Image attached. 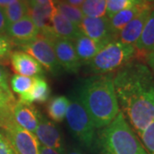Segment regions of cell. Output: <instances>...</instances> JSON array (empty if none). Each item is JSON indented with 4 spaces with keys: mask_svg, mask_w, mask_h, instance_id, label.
I'll return each mask as SVG.
<instances>
[{
    "mask_svg": "<svg viewBox=\"0 0 154 154\" xmlns=\"http://www.w3.org/2000/svg\"><path fill=\"white\" fill-rule=\"evenodd\" d=\"M3 130L16 154H40V145L34 134L23 129L16 122Z\"/></svg>",
    "mask_w": 154,
    "mask_h": 154,
    "instance_id": "7",
    "label": "cell"
},
{
    "mask_svg": "<svg viewBox=\"0 0 154 154\" xmlns=\"http://www.w3.org/2000/svg\"><path fill=\"white\" fill-rule=\"evenodd\" d=\"M51 25L54 33L60 38L74 41L82 34V31L78 26L63 17L57 11H56L52 17Z\"/></svg>",
    "mask_w": 154,
    "mask_h": 154,
    "instance_id": "18",
    "label": "cell"
},
{
    "mask_svg": "<svg viewBox=\"0 0 154 154\" xmlns=\"http://www.w3.org/2000/svg\"><path fill=\"white\" fill-rule=\"evenodd\" d=\"M152 10V7L149 4L117 34L116 39L124 44L134 45L142 33L144 27L146 23Z\"/></svg>",
    "mask_w": 154,
    "mask_h": 154,
    "instance_id": "14",
    "label": "cell"
},
{
    "mask_svg": "<svg viewBox=\"0 0 154 154\" xmlns=\"http://www.w3.org/2000/svg\"><path fill=\"white\" fill-rule=\"evenodd\" d=\"M119 107L138 136L154 120V75L143 61L134 58L114 74Z\"/></svg>",
    "mask_w": 154,
    "mask_h": 154,
    "instance_id": "1",
    "label": "cell"
},
{
    "mask_svg": "<svg viewBox=\"0 0 154 154\" xmlns=\"http://www.w3.org/2000/svg\"><path fill=\"white\" fill-rule=\"evenodd\" d=\"M145 2H146V3H152V2H154V0H144Z\"/></svg>",
    "mask_w": 154,
    "mask_h": 154,
    "instance_id": "40",
    "label": "cell"
},
{
    "mask_svg": "<svg viewBox=\"0 0 154 154\" xmlns=\"http://www.w3.org/2000/svg\"><path fill=\"white\" fill-rule=\"evenodd\" d=\"M35 78L24 76L15 74L10 80V87L12 93H15L18 97L27 94L33 87Z\"/></svg>",
    "mask_w": 154,
    "mask_h": 154,
    "instance_id": "25",
    "label": "cell"
},
{
    "mask_svg": "<svg viewBox=\"0 0 154 154\" xmlns=\"http://www.w3.org/2000/svg\"><path fill=\"white\" fill-rule=\"evenodd\" d=\"M0 154H16L4 133L0 132Z\"/></svg>",
    "mask_w": 154,
    "mask_h": 154,
    "instance_id": "31",
    "label": "cell"
},
{
    "mask_svg": "<svg viewBox=\"0 0 154 154\" xmlns=\"http://www.w3.org/2000/svg\"><path fill=\"white\" fill-rule=\"evenodd\" d=\"M66 154H85L83 153L82 151H80L79 149L75 148V147H71L69 149H67Z\"/></svg>",
    "mask_w": 154,
    "mask_h": 154,
    "instance_id": "37",
    "label": "cell"
},
{
    "mask_svg": "<svg viewBox=\"0 0 154 154\" xmlns=\"http://www.w3.org/2000/svg\"><path fill=\"white\" fill-rule=\"evenodd\" d=\"M114 73L95 75L85 79L77 89V97L91 117L95 128H103L120 111L114 88Z\"/></svg>",
    "mask_w": 154,
    "mask_h": 154,
    "instance_id": "2",
    "label": "cell"
},
{
    "mask_svg": "<svg viewBox=\"0 0 154 154\" xmlns=\"http://www.w3.org/2000/svg\"><path fill=\"white\" fill-rule=\"evenodd\" d=\"M143 62L148 66L154 75V51L147 53L144 57Z\"/></svg>",
    "mask_w": 154,
    "mask_h": 154,
    "instance_id": "33",
    "label": "cell"
},
{
    "mask_svg": "<svg viewBox=\"0 0 154 154\" xmlns=\"http://www.w3.org/2000/svg\"><path fill=\"white\" fill-rule=\"evenodd\" d=\"M39 113L33 104L20 100H17L12 110L13 117L17 125L33 134H34L38 124Z\"/></svg>",
    "mask_w": 154,
    "mask_h": 154,
    "instance_id": "15",
    "label": "cell"
},
{
    "mask_svg": "<svg viewBox=\"0 0 154 154\" xmlns=\"http://www.w3.org/2000/svg\"><path fill=\"white\" fill-rule=\"evenodd\" d=\"M50 94L51 90L45 78L43 76L35 77V81L30 91L20 96L18 100L29 104H42L49 99Z\"/></svg>",
    "mask_w": 154,
    "mask_h": 154,
    "instance_id": "20",
    "label": "cell"
},
{
    "mask_svg": "<svg viewBox=\"0 0 154 154\" xmlns=\"http://www.w3.org/2000/svg\"><path fill=\"white\" fill-rule=\"evenodd\" d=\"M139 137L147 154H154V120L144 129Z\"/></svg>",
    "mask_w": 154,
    "mask_h": 154,
    "instance_id": "28",
    "label": "cell"
},
{
    "mask_svg": "<svg viewBox=\"0 0 154 154\" xmlns=\"http://www.w3.org/2000/svg\"><path fill=\"white\" fill-rule=\"evenodd\" d=\"M53 1L57 4V3H59V2H63V1H65V0H53Z\"/></svg>",
    "mask_w": 154,
    "mask_h": 154,
    "instance_id": "39",
    "label": "cell"
},
{
    "mask_svg": "<svg viewBox=\"0 0 154 154\" xmlns=\"http://www.w3.org/2000/svg\"><path fill=\"white\" fill-rule=\"evenodd\" d=\"M85 0H65L64 2H66L67 4L70 5L72 6H75L77 8H81V6L82 5Z\"/></svg>",
    "mask_w": 154,
    "mask_h": 154,
    "instance_id": "35",
    "label": "cell"
},
{
    "mask_svg": "<svg viewBox=\"0 0 154 154\" xmlns=\"http://www.w3.org/2000/svg\"><path fill=\"white\" fill-rule=\"evenodd\" d=\"M5 34L13 44L22 46L31 42L39 35V30L29 16L8 25Z\"/></svg>",
    "mask_w": 154,
    "mask_h": 154,
    "instance_id": "12",
    "label": "cell"
},
{
    "mask_svg": "<svg viewBox=\"0 0 154 154\" xmlns=\"http://www.w3.org/2000/svg\"><path fill=\"white\" fill-rule=\"evenodd\" d=\"M57 11L56 3L53 0H50L43 5L30 6L29 9L28 16L39 30V34L49 40L57 36L52 30L51 25L52 17Z\"/></svg>",
    "mask_w": 154,
    "mask_h": 154,
    "instance_id": "11",
    "label": "cell"
},
{
    "mask_svg": "<svg viewBox=\"0 0 154 154\" xmlns=\"http://www.w3.org/2000/svg\"><path fill=\"white\" fill-rule=\"evenodd\" d=\"M40 146L53 149L60 154H66L67 148L59 128L39 113L38 124L34 132Z\"/></svg>",
    "mask_w": 154,
    "mask_h": 154,
    "instance_id": "8",
    "label": "cell"
},
{
    "mask_svg": "<svg viewBox=\"0 0 154 154\" xmlns=\"http://www.w3.org/2000/svg\"><path fill=\"white\" fill-rule=\"evenodd\" d=\"M8 27V22L6 20L4 9L0 7V33L5 34L6 29Z\"/></svg>",
    "mask_w": 154,
    "mask_h": 154,
    "instance_id": "32",
    "label": "cell"
},
{
    "mask_svg": "<svg viewBox=\"0 0 154 154\" xmlns=\"http://www.w3.org/2000/svg\"><path fill=\"white\" fill-rule=\"evenodd\" d=\"M56 6H57V11L63 17H64L66 19L73 22L78 27H80V24L84 17L80 8L70 5L64 1L57 3Z\"/></svg>",
    "mask_w": 154,
    "mask_h": 154,
    "instance_id": "26",
    "label": "cell"
},
{
    "mask_svg": "<svg viewBox=\"0 0 154 154\" xmlns=\"http://www.w3.org/2000/svg\"><path fill=\"white\" fill-rule=\"evenodd\" d=\"M96 143L101 154H147L121 110L99 131Z\"/></svg>",
    "mask_w": 154,
    "mask_h": 154,
    "instance_id": "3",
    "label": "cell"
},
{
    "mask_svg": "<svg viewBox=\"0 0 154 154\" xmlns=\"http://www.w3.org/2000/svg\"><path fill=\"white\" fill-rule=\"evenodd\" d=\"M10 63L13 71L17 75L28 77H45L42 66L32 56L23 51H14L10 57Z\"/></svg>",
    "mask_w": 154,
    "mask_h": 154,
    "instance_id": "13",
    "label": "cell"
},
{
    "mask_svg": "<svg viewBox=\"0 0 154 154\" xmlns=\"http://www.w3.org/2000/svg\"><path fill=\"white\" fill-rule=\"evenodd\" d=\"M22 51L32 56L42 66L45 70L49 72L53 76H58L63 72L51 42L42 35H38L31 42L20 46Z\"/></svg>",
    "mask_w": 154,
    "mask_h": 154,
    "instance_id": "6",
    "label": "cell"
},
{
    "mask_svg": "<svg viewBox=\"0 0 154 154\" xmlns=\"http://www.w3.org/2000/svg\"><path fill=\"white\" fill-rule=\"evenodd\" d=\"M39 153L40 154H60L53 149L46 147L44 146H39Z\"/></svg>",
    "mask_w": 154,
    "mask_h": 154,
    "instance_id": "34",
    "label": "cell"
},
{
    "mask_svg": "<svg viewBox=\"0 0 154 154\" xmlns=\"http://www.w3.org/2000/svg\"><path fill=\"white\" fill-rule=\"evenodd\" d=\"M79 28L83 34L100 44L106 45L116 39L110 30V20L106 16L103 17H84Z\"/></svg>",
    "mask_w": 154,
    "mask_h": 154,
    "instance_id": "10",
    "label": "cell"
},
{
    "mask_svg": "<svg viewBox=\"0 0 154 154\" xmlns=\"http://www.w3.org/2000/svg\"><path fill=\"white\" fill-rule=\"evenodd\" d=\"M17 102L14 95H8L0 91V128L4 129L14 122L13 107Z\"/></svg>",
    "mask_w": 154,
    "mask_h": 154,
    "instance_id": "22",
    "label": "cell"
},
{
    "mask_svg": "<svg viewBox=\"0 0 154 154\" xmlns=\"http://www.w3.org/2000/svg\"><path fill=\"white\" fill-rule=\"evenodd\" d=\"M150 3L144 2L140 5H138L136 6L119 11L116 14H115L110 19H109L110 30H111V33L115 36L116 39L117 34L124 28L127 24L129 22H131L140 11L148 5Z\"/></svg>",
    "mask_w": 154,
    "mask_h": 154,
    "instance_id": "19",
    "label": "cell"
},
{
    "mask_svg": "<svg viewBox=\"0 0 154 154\" xmlns=\"http://www.w3.org/2000/svg\"><path fill=\"white\" fill-rule=\"evenodd\" d=\"M73 43L82 64H87L105 45L88 38V36H86L82 33L73 41Z\"/></svg>",
    "mask_w": 154,
    "mask_h": 154,
    "instance_id": "17",
    "label": "cell"
},
{
    "mask_svg": "<svg viewBox=\"0 0 154 154\" xmlns=\"http://www.w3.org/2000/svg\"><path fill=\"white\" fill-rule=\"evenodd\" d=\"M69 105V99L63 95L53 96L46 105V112L55 122H61L65 119L66 111Z\"/></svg>",
    "mask_w": 154,
    "mask_h": 154,
    "instance_id": "21",
    "label": "cell"
},
{
    "mask_svg": "<svg viewBox=\"0 0 154 154\" xmlns=\"http://www.w3.org/2000/svg\"><path fill=\"white\" fill-rule=\"evenodd\" d=\"M50 41L52 44L61 68L69 73H78L82 66V63L77 56L73 41L57 36Z\"/></svg>",
    "mask_w": 154,
    "mask_h": 154,
    "instance_id": "9",
    "label": "cell"
},
{
    "mask_svg": "<svg viewBox=\"0 0 154 154\" xmlns=\"http://www.w3.org/2000/svg\"><path fill=\"white\" fill-rule=\"evenodd\" d=\"M144 0H106V17L109 19L119 11L144 3Z\"/></svg>",
    "mask_w": 154,
    "mask_h": 154,
    "instance_id": "27",
    "label": "cell"
},
{
    "mask_svg": "<svg viewBox=\"0 0 154 154\" xmlns=\"http://www.w3.org/2000/svg\"><path fill=\"white\" fill-rule=\"evenodd\" d=\"M80 9L84 17H105L106 16V0H85Z\"/></svg>",
    "mask_w": 154,
    "mask_h": 154,
    "instance_id": "24",
    "label": "cell"
},
{
    "mask_svg": "<svg viewBox=\"0 0 154 154\" xmlns=\"http://www.w3.org/2000/svg\"><path fill=\"white\" fill-rule=\"evenodd\" d=\"M50 0H28L29 5H43L47 3Z\"/></svg>",
    "mask_w": 154,
    "mask_h": 154,
    "instance_id": "36",
    "label": "cell"
},
{
    "mask_svg": "<svg viewBox=\"0 0 154 154\" xmlns=\"http://www.w3.org/2000/svg\"><path fill=\"white\" fill-rule=\"evenodd\" d=\"M65 119L70 132L79 143L89 150L94 149L97 140L96 128L77 95L69 99Z\"/></svg>",
    "mask_w": 154,
    "mask_h": 154,
    "instance_id": "5",
    "label": "cell"
},
{
    "mask_svg": "<svg viewBox=\"0 0 154 154\" xmlns=\"http://www.w3.org/2000/svg\"><path fill=\"white\" fill-rule=\"evenodd\" d=\"M135 56L134 45L114 39L105 45L87 65L94 75H105L116 72L135 58Z\"/></svg>",
    "mask_w": 154,
    "mask_h": 154,
    "instance_id": "4",
    "label": "cell"
},
{
    "mask_svg": "<svg viewBox=\"0 0 154 154\" xmlns=\"http://www.w3.org/2000/svg\"><path fill=\"white\" fill-rule=\"evenodd\" d=\"M0 91L4 92L8 95H14L11 92L10 87L8 73L2 63H0Z\"/></svg>",
    "mask_w": 154,
    "mask_h": 154,
    "instance_id": "30",
    "label": "cell"
},
{
    "mask_svg": "<svg viewBox=\"0 0 154 154\" xmlns=\"http://www.w3.org/2000/svg\"><path fill=\"white\" fill-rule=\"evenodd\" d=\"M16 0H0V7L5 9L6 6H8L9 5H11V3L15 2Z\"/></svg>",
    "mask_w": 154,
    "mask_h": 154,
    "instance_id": "38",
    "label": "cell"
},
{
    "mask_svg": "<svg viewBox=\"0 0 154 154\" xmlns=\"http://www.w3.org/2000/svg\"><path fill=\"white\" fill-rule=\"evenodd\" d=\"M28 0H16L4 9L8 25L17 22L29 14Z\"/></svg>",
    "mask_w": 154,
    "mask_h": 154,
    "instance_id": "23",
    "label": "cell"
},
{
    "mask_svg": "<svg viewBox=\"0 0 154 154\" xmlns=\"http://www.w3.org/2000/svg\"><path fill=\"white\" fill-rule=\"evenodd\" d=\"M134 47L136 50L135 58L140 61L144 60L147 53L154 51V9L151 11L142 33L134 44Z\"/></svg>",
    "mask_w": 154,
    "mask_h": 154,
    "instance_id": "16",
    "label": "cell"
},
{
    "mask_svg": "<svg viewBox=\"0 0 154 154\" xmlns=\"http://www.w3.org/2000/svg\"><path fill=\"white\" fill-rule=\"evenodd\" d=\"M13 42L6 34L0 33V63L10 61V57L13 51Z\"/></svg>",
    "mask_w": 154,
    "mask_h": 154,
    "instance_id": "29",
    "label": "cell"
}]
</instances>
